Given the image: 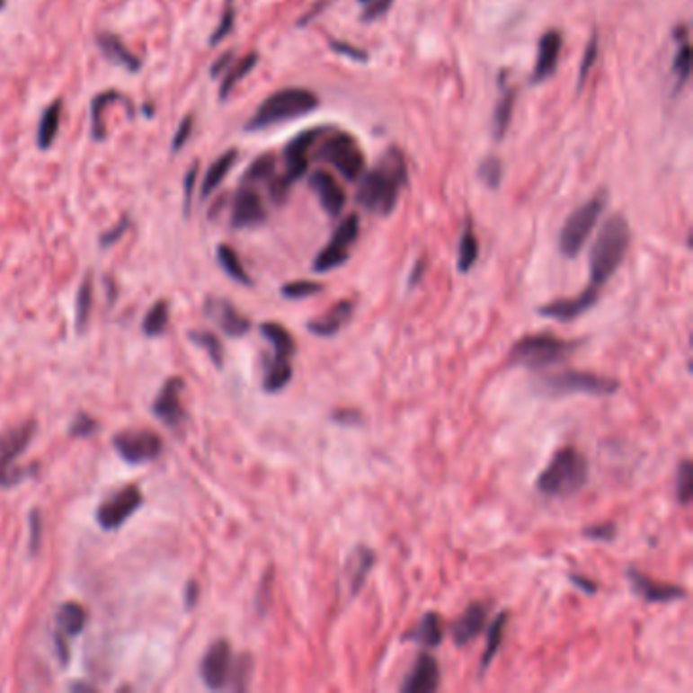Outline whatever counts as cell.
<instances>
[{
	"label": "cell",
	"mask_w": 693,
	"mask_h": 693,
	"mask_svg": "<svg viewBox=\"0 0 693 693\" xmlns=\"http://www.w3.org/2000/svg\"><path fill=\"white\" fill-rule=\"evenodd\" d=\"M407 185V163L403 153L391 147L358 183L356 201L366 212L388 216L399 204L401 190Z\"/></svg>",
	"instance_id": "obj_1"
},
{
	"label": "cell",
	"mask_w": 693,
	"mask_h": 693,
	"mask_svg": "<svg viewBox=\"0 0 693 693\" xmlns=\"http://www.w3.org/2000/svg\"><path fill=\"white\" fill-rule=\"evenodd\" d=\"M630 246V226L625 216L614 214L602 224L590 251V283L600 291L617 275Z\"/></svg>",
	"instance_id": "obj_2"
},
{
	"label": "cell",
	"mask_w": 693,
	"mask_h": 693,
	"mask_svg": "<svg viewBox=\"0 0 693 693\" xmlns=\"http://www.w3.org/2000/svg\"><path fill=\"white\" fill-rule=\"evenodd\" d=\"M590 464L578 448L564 446L545 466L537 478V490L547 498H570L588 484Z\"/></svg>",
	"instance_id": "obj_3"
},
{
	"label": "cell",
	"mask_w": 693,
	"mask_h": 693,
	"mask_svg": "<svg viewBox=\"0 0 693 693\" xmlns=\"http://www.w3.org/2000/svg\"><path fill=\"white\" fill-rule=\"evenodd\" d=\"M319 106V98L307 88H283L272 92L256 108L251 120L244 124L246 132H259L277 124L298 120L301 116L314 112Z\"/></svg>",
	"instance_id": "obj_4"
},
{
	"label": "cell",
	"mask_w": 693,
	"mask_h": 693,
	"mask_svg": "<svg viewBox=\"0 0 693 693\" xmlns=\"http://www.w3.org/2000/svg\"><path fill=\"white\" fill-rule=\"evenodd\" d=\"M582 346L580 340H564L551 332L527 333L515 342L509 352V360L529 370H545L572 358Z\"/></svg>",
	"instance_id": "obj_5"
},
{
	"label": "cell",
	"mask_w": 693,
	"mask_h": 693,
	"mask_svg": "<svg viewBox=\"0 0 693 693\" xmlns=\"http://www.w3.org/2000/svg\"><path fill=\"white\" fill-rule=\"evenodd\" d=\"M606 204H609V193L606 190H600L586 204L573 209L572 216L564 222L562 230H559L557 246L565 259H575L582 253V248L586 246L588 238L596 228L600 216L606 209Z\"/></svg>",
	"instance_id": "obj_6"
},
{
	"label": "cell",
	"mask_w": 693,
	"mask_h": 693,
	"mask_svg": "<svg viewBox=\"0 0 693 693\" xmlns=\"http://www.w3.org/2000/svg\"><path fill=\"white\" fill-rule=\"evenodd\" d=\"M539 388L549 396H565V395H594V396H610L618 393L620 383L612 377L596 375L588 370H562L553 375H543L539 378Z\"/></svg>",
	"instance_id": "obj_7"
},
{
	"label": "cell",
	"mask_w": 693,
	"mask_h": 693,
	"mask_svg": "<svg viewBox=\"0 0 693 693\" xmlns=\"http://www.w3.org/2000/svg\"><path fill=\"white\" fill-rule=\"evenodd\" d=\"M315 159L336 167L340 175L348 179V182H358L366 169V159L360 145L348 132H332V135L325 137L317 147Z\"/></svg>",
	"instance_id": "obj_8"
},
{
	"label": "cell",
	"mask_w": 693,
	"mask_h": 693,
	"mask_svg": "<svg viewBox=\"0 0 693 693\" xmlns=\"http://www.w3.org/2000/svg\"><path fill=\"white\" fill-rule=\"evenodd\" d=\"M358 235H360V218L350 214L333 230L330 243L315 254L314 264H311L314 272H330L346 264L350 259V248L354 246Z\"/></svg>",
	"instance_id": "obj_9"
},
{
	"label": "cell",
	"mask_w": 693,
	"mask_h": 693,
	"mask_svg": "<svg viewBox=\"0 0 693 693\" xmlns=\"http://www.w3.org/2000/svg\"><path fill=\"white\" fill-rule=\"evenodd\" d=\"M141 504H143L141 488L135 484L124 486L119 490V493L112 494L108 501H104L98 506L96 511L98 525L106 529V531H114V529H119L127 523Z\"/></svg>",
	"instance_id": "obj_10"
},
{
	"label": "cell",
	"mask_w": 693,
	"mask_h": 693,
	"mask_svg": "<svg viewBox=\"0 0 693 693\" xmlns=\"http://www.w3.org/2000/svg\"><path fill=\"white\" fill-rule=\"evenodd\" d=\"M114 449L124 462L138 466L161 456L163 440L155 431H122L114 438Z\"/></svg>",
	"instance_id": "obj_11"
},
{
	"label": "cell",
	"mask_w": 693,
	"mask_h": 693,
	"mask_svg": "<svg viewBox=\"0 0 693 693\" xmlns=\"http://www.w3.org/2000/svg\"><path fill=\"white\" fill-rule=\"evenodd\" d=\"M232 646L228 641H216L201 659L200 675L209 689H224L232 680Z\"/></svg>",
	"instance_id": "obj_12"
},
{
	"label": "cell",
	"mask_w": 693,
	"mask_h": 693,
	"mask_svg": "<svg viewBox=\"0 0 693 693\" xmlns=\"http://www.w3.org/2000/svg\"><path fill=\"white\" fill-rule=\"evenodd\" d=\"M324 135V129H307L293 137L285 147V179L291 185L307 173L309 169V155L311 149L317 145Z\"/></svg>",
	"instance_id": "obj_13"
},
{
	"label": "cell",
	"mask_w": 693,
	"mask_h": 693,
	"mask_svg": "<svg viewBox=\"0 0 693 693\" xmlns=\"http://www.w3.org/2000/svg\"><path fill=\"white\" fill-rule=\"evenodd\" d=\"M441 685V669L438 659L430 653H419L415 663L404 675L399 691L401 693H433Z\"/></svg>",
	"instance_id": "obj_14"
},
{
	"label": "cell",
	"mask_w": 693,
	"mask_h": 693,
	"mask_svg": "<svg viewBox=\"0 0 693 693\" xmlns=\"http://www.w3.org/2000/svg\"><path fill=\"white\" fill-rule=\"evenodd\" d=\"M626 578L635 594L649 604H667L675 602V600H685V596H688V591L681 586H675V583L667 582H655L638 570H628Z\"/></svg>",
	"instance_id": "obj_15"
},
{
	"label": "cell",
	"mask_w": 693,
	"mask_h": 693,
	"mask_svg": "<svg viewBox=\"0 0 693 693\" xmlns=\"http://www.w3.org/2000/svg\"><path fill=\"white\" fill-rule=\"evenodd\" d=\"M37 430L35 422H25L0 435V486L6 484V476L14 459H17L33 440Z\"/></svg>",
	"instance_id": "obj_16"
},
{
	"label": "cell",
	"mask_w": 693,
	"mask_h": 693,
	"mask_svg": "<svg viewBox=\"0 0 693 693\" xmlns=\"http://www.w3.org/2000/svg\"><path fill=\"white\" fill-rule=\"evenodd\" d=\"M264 220H267V208H264L262 198L251 185H244L243 190H238L235 204H232V228H254V226H261Z\"/></svg>",
	"instance_id": "obj_17"
},
{
	"label": "cell",
	"mask_w": 693,
	"mask_h": 693,
	"mask_svg": "<svg viewBox=\"0 0 693 693\" xmlns=\"http://www.w3.org/2000/svg\"><path fill=\"white\" fill-rule=\"evenodd\" d=\"M598 298H600V291L591 289V287H586V289L578 295H573V298H564V299L545 303V306L537 309V314L543 317L557 319V322H573V319H578L580 315H583L586 311L594 307L598 303Z\"/></svg>",
	"instance_id": "obj_18"
},
{
	"label": "cell",
	"mask_w": 693,
	"mask_h": 693,
	"mask_svg": "<svg viewBox=\"0 0 693 693\" xmlns=\"http://www.w3.org/2000/svg\"><path fill=\"white\" fill-rule=\"evenodd\" d=\"M309 188L314 190L325 214L332 218H338L342 214V209L346 206V191L342 190L336 177L324 169L314 171L309 175Z\"/></svg>",
	"instance_id": "obj_19"
},
{
	"label": "cell",
	"mask_w": 693,
	"mask_h": 693,
	"mask_svg": "<svg viewBox=\"0 0 693 693\" xmlns=\"http://www.w3.org/2000/svg\"><path fill=\"white\" fill-rule=\"evenodd\" d=\"M354 301L350 299H342L336 306H332L324 315L314 317L311 322H307V332L315 338H333L346 328V325L352 322L354 315Z\"/></svg>",
	"instance_id": "obj_20"
},
{
	"label": "cell",
	"mask_w": 693,
	"mask_h": 693,
	"mask_svg": "<svg viewBox=\"0 0 693 693\" xmlns=\"http://www.w3.org/2000/svg\"><path fill=\"white\" fill-rule=\"evenodd\" d=\"M486 618H488L486 604L472 602L466 606V610L459 614L449 626V633H451V638H454L456 646L470 644L474 638H478L482 633H484Z\"/></svg>",
	"instance_id": "obj_21"
},
{
	"label": "cell",
	"mask_w": 693,
	"mask_h": 693,
	"mask_svg": "<svg viewBox=\"0 0 693 693\" xmlns=\"http://www.w3.org/2000/svg\"><path fill=\"white\" fill-rule=\"evenodd\" d=\"M182 391H183V380L182 378H169L163 385L161 393L157 395L153 404V413L157 415L163 423L175 427L183 422L185 413L182 404Z\"/></svg>",
	"instance_id": "obj_22"
},
{
	"label": "cell",
	"mask_w": 693,
	"mask_h": 693,
	"mask_svg": "<svg viewBox=\"0 0 693 693\" xmlns=\"http://www.w3.org/2000/svg\"><path fill=\"white\" fill-rule=\"evenodd\" d=\"M562 48H564V35L559 33V31H547V33H543L539 41V49H537V61L531 76L533 84H541L553 76V72H555L557 67L559 56H562Z\"/></svg>",
	"instance_id": "obj_23"
},
{
	"label": "cell",
	"mask_w": 693,
	"mask_h": 693,
	"mask_svg": "<svg viewBox=\"0 0 693 693\" xmlns=\"http://www.w3.org/2000/svg\"><path fill=\"white\" fill-rule=\"evenodd\" d=\"M208 315L214 319V322L220 325L224 333H228L230 338H240L251 330V319H248L244 314L232 306L230 301L226 299H209L206 306Z\"/></svg>",
	"instance_id": "obj_24"
},
{
	"label": "cell",
	"mask_w": 693,
	"mask_h": 693,
	"mask_svg": "<svg viewBox=\"0 0 693 693\" xmlns=\"http://www.w3.org/2000/svg\"><path fill=\"white\" fill-rule=\"evenodd\" d=\"M375 551L366 547V545H356V547L348 553L344 573L350 586V594L354 596L362 590L366 580H369V573L372 572V567H375Z\"/></svg>",
	"instance_id": "obj_25"
},
{
	"label": "cell",
	"mask_w": 693,
	"mask_h": 693,
	"mask_svg": "<svg viewBox=\"0 0 693 693\" xmlns=\"http://www.w3.org/2000/svg\"><path fill=\"white\" fill-rule=\"evenodd\" d=\"M403 641L422 644L427 649H435L443 641V622L438 612H425L423 618L413 626L409 633L403 635Z\"/></svg>",
	"instance_id": "obj_26"
},
{
	"label": "cell",
	"mask_w": 693,
	"mask_h": 693,
	"mask_svg": "<svg viewBox=\"0 0 693 693\" xmlns=\"http://www.w3.org/2000/svg\"><path fill=\"white\" fill-rule=\"evenodd\" d=\"M96 41L100 51H102V56L106 59H111L112 64L127 67L129 72H138V69H141V59H138L132 51H129L127 45H124L116 35L100 33L96 37Z\"/></svg>",
	"instance_id": "obj_27"
},
{
	"label": "cell",
	"mask_w": 693,
	"mask_h": 693,
	"mask_svg": "<svg viewBox=\"0 0 693 693\" xmlns=\"http://www.w3.org/2000/svg\"><path fill=\"white\" fill-rule=\"evenodd\" d=\"M511 614L509 610H501L494 617V620L490 622V626L486 630V646L484 653L480 657V669H478V677L486 673V669L493 663V659L496 657V653L501 651V644L504 641V633H506V625H509Z\"/></svg>",
	"instance_id": "obj_28"
},
{
	"label": "cell",
	"mask_w": 693,
	"mask_h": 693,
	"mask_svg": "<svg viewBox=\"0 0 693 693\" xmlns=\"http://www.w3.org/2000/svg\"><path fill=\"white\" fill-rule=\"evenodd\" d=\"M236 159H238V151L230 149V151H226L224 155H220V157H218L212 165H209L204 182H201V198L204 200L209 198L218 188H220L224 177L230 173L232 167H235Z\"/></svg>",
	"instance_id": "obj_29"
},
{
	"label": "cell",
	"mask_w": 693,
	"mask_h": 693,
	"mask_svg": "<svg viewBox=\"0 0 693 693\" xmlns=\"http://www.w3.org/2000/svg\"><path fill=\"white\" fill-rule=\"evenodd\" d=\"M261 333H262V338L272 346V352H275L272 356H277V358H293L295 356L298 344H295L291 332L283 328L281 324H275V322L262 324Z\"/></svg>",
	"instance_id": "obj_30"
},
{
	"label": "cell",
	"mask_w": 693,
	"mask_h": 693,
	"mask_svg": "<svg viewBox=\"0 0 693 693\" xmlns=\"http://www.w3.org/2000/svg\"><path fill=\"white\" fill-rule=\"evenodd\" d=\"M291 378H293L291 358L272 356V360L267 364V370H264L262 388L267 393H279L291 383Z\"/></svg>",
	"instance_id": "obj_31"
},
{
	"label": "cell",
	"mask_w": 693,
	"mask_h": 693,
	"mask_svg": "<svg viewBox=\"0 0 693 693\" xmlns=\"http://www.w3.org/2000/svg\"><path fill=\"white\" fill-rule=\"evenodd\" d=\"M59 122H61V102L56 100L51 106L45 108L41 120H39V129H37L39 149L48 151L49 147L56 143V137L59 132Z\"/></svg>",
	"instance_id": "obj_32"
},
{
	"label": "cell",
	"mask_w": 693,
	"mask_h": 693,
	"mask_svg": "<svg viewBox=\"0 0 693 693\" xmlns=\"http://www.w3.org/2000/svg\"><path fill=\"white\" fill-rule=\"evenodd\" d=\"M515 104H517V92L515 90H504L501 98H498L496 108H494V116H493V132L496 141L504 138L506 130L511 127L512 114H515Z\"/></svg>",
	"instance_id": "obj_33"
},
{
	"label": "cell",
	"mask_w": 693,
	"mask_h": 693,
	"mask_svg": "<svg viewBox=\"0 0 693 693\" xmlns=\"http://www.w3.org/2000/svg\"><path fill=\"white\" fill-rule=\"evenodd\" d=\"M256 64H259V53H248V56H244L243 59L226 69V77L220 85V100L228 98L230 92L236 88V84L240 80H244V77L253 72Z\"/></svg>",
	"instance_id": "obj_34"
},
{
	"label": "cell",
	"mask_w": 693,
	"mask_h": 693,
	"mask_svg": "<svg viewBox=\"0 0 693 693\" xmlns=\"http://www.w3.org/2000/svg\"><path fill=\"white\" fill-rule=\"evenodd\" d=\"M85 620H88V614H85L84 606L76 602L64 604L58 612V625L61 628V633L67 636L80 635L85 626Z\"/></svg>",
	"instance_id": "obj_35"
},
{
	"label": "cell",
	"mask_w": 693,
	"mask_h": 693,
	"mask_svg": "<svg viewBox=\"0 0 693 693\" xmlns=\"http://www.w3.org/2000/svg\"><path fill=\"white\" fill-rule=\"evenodd\" d=\"M478 254H480V244H478V238L476 235H474L472 226H468V228L464 230L462 238H459V246H458V271L462 272H470V269L476 264L478 261Z\"/></svg>",
	"instance_id": "obj_36"
},
{
	"label": "cell",
	"mask_w": 693,
	"mask_h": 693,
	"mask_svg": "<svg viewBox=\"0 0 693 693\" xmlns=\"http://www.w3.org/2000/svg\"><path fill=\"white\" fill-rule=\"evenodd\" d=\"M218 261H220L222 269L228 272V275L235 279V281L243 283V285H253V279L248 277V272L244 269L243 261L236 254V251L228 244H220L218 246Z\"/></svg>",
	"instance_id": "obj_37"
},
{
	"label": "cell",
	"mask_w": 693,
	"mask_h": 693,
	"mask_svg": "<svg viewBox=\"0 0 693 693\" xmlns=\"http://www.w3.org/2000/svg\"><path fill=\"white\" fill-rule=\"evenodd\" d=\"M275 165H277V157L271 153L261 155L259 159L253 161V165L246 169V173L243 177L244 185H253V183H261V182H271L272 175H275Z\"/></svg>",
	"instance_id": "obj_38"
},
{
	"label": "cell",
	"mask_w": 693,
	"mask_h": 693,
	"mask_svg": "<svg viewBox=\"0 0 693 693\" xmlns=\"http://www.w3.org/2000/svg\"><path fill=\"white\" fill-rule=\"evenodd\" d=\"M169 324V301L161 299L155 303V306L149 309V314L145 315V322H143V332L147 333V336H161L163 332H165Z\"/></svg>",
	"instance_id": "obj_39"
},
{
	"label": "cell",
	"mask_w": 693,
	"mask_h": 693,
	"mask_svg": "<svg viewBox=\"0 0 693 693\" xmlns=\"http://www.w3.org/2000/svg\"><path fill=\"white\" fill-rule=\"evenodd\" d=\"M122 96L116 94V92H104V94H100L94 98V102H92V135H94L96 141H100V138H104L106 135V129H104V106L108 102H112V100H120Z\"/></svg>",
	"instance_id": "obj_40"
},
{
	"label": "cell",
	"mask_w": 693,
	"mask_h": 693,
	"mask_svg": "<svg viewBox=\"0 0 693 693\" xmlns=\"http://www.w3.org/2000/svg\"><path fill=\"white\" fill-rule=\"evenodd\" d=\"M693 494V466L689 459H683L677 468V484H675V496L677 502L681 506H688Z\"/></svg>",
	"instance_id": "obj_41"
},
{
	"label": "cell",
	"mask_w": 693,
	"mask_h": 693,
	"mask_svg": "<svg viewBox=\"0 0 693 693\" xmlns=\"http://www.w3.org/2000/svg\"><path fill=\"white\" fill-rule=\"evenodd\" d=\"M322 291H324V285L317 283V281H291V283H285L281 287L283 298L291 299V301L314 298V295L322 293Z\"/></svg>",
	"instance_id": "obj_42"
},
{
	"label": "cell",
	"mask_w": 693,
	"mask_h": 693,
	"mask_svg": "<svg viewBox=\"0 0 693 693\" xmlns=\"http://www.w3.org/2000/svg\"><path fill=\"white\" fill-rule=\"evenodd\" d=\"M478 177L480 182L486 185L490 190H496L502 182V163L498 157H486L482 159L480 167H478Z\"/></svg>",
	"instance_id": "obj_43"
},
{
	"label": "cell",
	"mask_w": 693,
	"mask_h": 693,
	"mask_svg": "<svg viewBox=\"0 0 693 693\" xmlns=\"http://www.w3.org/2000/svg\"><path fill=\"white\" fill-rule=\"evenodd\" d=\"M191 340L206 350L216 366L224 364V346L222 342L218 340V336H214V333L209 332H191Z\"/></svg>",
	"instance_id": "obj_44"
},
{
	"label": "cell",
	"mask_w": 693,
	"mask_h": 693,
	"mask_svg": "<svg viewBox=\"0 0 693 693\" xmlns=\"http://www.w3.org/2000/svg\"><path fill=\"white\" fill-rule=\"evenodd\" d=\"M92 309V277L88 275L80 285V293H77V306H76V324L77 330H82L90 317Z\"/></svg>",
	"instance_id": "obj_45"
},
{
	"label": "cell",
	"mask_w": 693,
	"mask_h": 693,
	"mask_svg": "<svg viewBox=\"0 0 693 693\" xmlns=\"http://www.w3.org/2000/svg\"><path fill=\"white\" fill-rule=\"evenodd\" d=\"M673 74L677 76V84L681 85L689 80L691 74V48L688 43V39L681 37V48L677 51V56L673 59Z\"/></svg>",
	"instance_id": "obj_46"
},
{
	"label": "cell",
	"mask_w": 693,
	"mask_h": 693,
	"mask_svg": "<svg viewBox=\"0 0 693 693\" xmlns=\"http://www.w3.org/2000/svg\"><path fill=\"white\" fill-rule=\"evenodd\" d=\"M235 17H236V9H235V0H226V9L222 14V21L218 29L212 33V39H209V45H218L224 41L226 37L230 35L232 27H235Z\"/></svg>",
	"instance_id": "obj_47"
},
{
	"label": "cell",
	"mask_w": 693,
	"mask_h": 693,
	"mask_svg": "<svg viewBox=\"0 0 693 693\" xmlns=\"http://www.w3.org/2000/svg\"><path fill=\"white\" fill-rule=\"evenodd\" d=\"M596 59H598V35L594 33L590 39L586 51H583V58H582V64H580V74H578V88L580 90H582V85L586 84L591 67L596 66Z\"/></svg>",
	"instance_id": "obj_48"
},
{
	"label": "cell",
	"mask_w": 693,
	"mask_h": 693,
	"mask_svg": "<svg viewBox=\"0 0 693 693\" xmlns=\"http://www.w3.org/2000/svg\"><path fill=\"white\" fill-rule=\"evenodd\" d=\"M582 535L586 537V539L590 541H600V543H610L614 541V537H617V525L614 523H596V525H590V527H583L582 529Z\"/></svg>",
	"instance_id": "obj_49"
},
{
	"label": "cell",
	"mask_w": 693,
	"mask_h": 693,
	"mask_svg": "<svg viewBox=\"0 0 693 693\" xmlns=\"http://www.w3.org/2000/svg\"><path fill=\"white\" fill-rule=\"evenodd\" d=\"M362 4V19L364 21H377L378 17L388 13L393 0H358Z\"/></svg>",
	"instance_id": "obj_50"
},
{
	"label": "cell",
	"mask_w": 693,
	"mask_h": 693,
	"mask_svg": "<svg viewBox=\"0 0 693 693\" xmlns=\"http://www.w3.org/2000/svg\"><path fill=\"white\" fill-rule=\"evenodd\" d=\"M251 669H253V661L248 655H243L238 659L236 667L232 669V680L235 681L236 689H246L248 688V677H251Z\"/></svg>",
	"instance_id": "obj_51"
},
{
	"label": "cell",
	"mask_w": 693,
	"mask_h": 693,
	"mask_svg": "<svg viewBox=\"0 0 693 693\" xmlns=\"http://www.w3.org/2000/svg\"><path fill=\"white\" fill-rule=\"evenodd\" d=\"M96 427H98V423L94 422V419L80 413V415H77L72 422V427H69V435H72V438H88V435L96 431Z\"/></svg>",
	"instance_id": "obj_52"
},
{
	"label": "cell",
	"mask_w": 693,
	"mask_h": 693,
	"mask_svg": "<svg viewBox=\"0 0 693 693\" xmlns=\"http://www.w3.org/2000/svg\"><path fill=\"white\" fill-rule=\"evenodd\" d=\"M330 48H332L333 53H338V56H344V58L352 59V61H369V53H366L360 48H354V45H350V43L333 41V39H332Z\"/></svg>",
	"instance_id": "obj_53"
},
{
	"label": "cell",
	"mask_w": 693,
	"mask_h": 693,
	"mask_svg": "<svg viewBox=\"0 0 693 693\" xmlns=\"http://www.w3.org/2000/svg\"><path fill=\"white\" fill-rule=\"evenodd\" d=\"M332 419H333V422H336V423L346 425V427L362 425V422H364L362 413H360V411H356V409H350V407H348V409H336V411L332 413Z\"/></svg>",
	"instance_id": "obj_54"
},
{
	"label": "cell",
	"mask_w": 693,
	"mask_h": 693,
	"mask_svg": "<svg viewBox=\"0 0 693 693\" xmlns=\"http://www.w3.org/2000/svg\"><path fill=\"white\" fill-rule=\"evenodd\" d=\"M191 130H193V116H185V119L182 120V124L177 127V132L173 137V143H171V151L177 153L182 147L188 143V138L191 137Z\"/></svg>",
	"instance_id": "obj_55"
},
{
	"label": "cell",
	"mask_w": 693,
	"mask_h": 693,
	"mask_svg": "<svg viewBox=\"0 0 693 693\" xmlns=\"http://www.w3.org/2000/svg\"><path fill=\"white\" fill-rule=\"evenodd\" d=\"M198 163H193L191 169L188 171V175H185V182H183V201H185V212H190V204H191V198H193V188H196V179H198Z\"/></svg>",
	"instance_id": "obj_56"
},
{
	"label": "cell",
	"mask_w": 693,
	"mask_h": 693,
	"mask_svg": "<svg viewBox=\"0 0 693 693\" xmlns=\"http://www.w3.org/2000/svg\"><path fill=\"white\" fill-rule=\"evenodd\" d=\"M567 580H570L575 588H580L583 594H596L598 591V583L594 580L586 578V575H580V573H567Z\"/></svg>",
	"instance_id": "obj_57"
},
{
	"label": "cell",
	"mask_w": 693,
	"mask_h": 693,
	"mask_svg": "<svg viewBox=\"0 0 693 693\" xmlns=\"http://www.w3.org/2000/svg\"><path fill=\"white\" fill-rule=\"evenodd\" d=\"M232 64H235V53L232 51H226L224 56L218 58L214 64H212V69H209V74H212V77H218L222 72H226Z\"/></svg>",
	"instance_id": "obj_58"
},
{
	"label": "cell",
	"mask_w": 693,
	"mask_h": 693,
	"mask_svg": "<svg viewBox=\"0 0 693 693\" xmlns=\"http://www.w3.org/2000/svg\"><path fill=\"white\" fill-rule=\"evenodd\" d=\"M127 228H129V222L122 220L119 226H116V228H112L111 232H106V235L100 238V243H102V246H111L112 243H116V240L124 235V230Z\"/></svg>",
	"instance_id": "obj_59"
},
{
	"label": "cell",
	"mask_w": 693,
	"mask_h": 693,
	"mask_svg": "<svg viewBox=\"0 0 693 693\" xmlns=\"http://www.w3.org/2000/svg\"><path fill=\"white\" fill-rule=\"evenodd\" d=\"M39 535H41V519H39V512H33L31 515V549L33 551L39 547Z\"/></svg>",
	"instance_id": "obj_60"
},
{
	"label": "cell",
	"mask_w": 693,
	"mask_h": 693,
	"mask_svg": "<svg viewBox=\"0 0 693 693\" xmlns=\"http://www.w3.org/2000/svg\"><path fill=\"white\" fill-rule=\"evenodd\" d=\"M423 272H425V261L419 259L415 264H413V271H411V275H409V283H407L409 289H413V287H415L419 281H422Z\"/></svg>",
	"instance_id": "obj_61"
},
{
	"label": "cell",
	"mask_w": 693,
	"mask_h": 693,
	"mask_svg": "<svg viewBox=\"0 0 693 693\" xmlns=\"http://www.w3.org/2000/svg\"><path fill=\"white\" fill-rule=\"evenodd\" d=\"M56 649H58V657L61 661V665H66L69 661V649H67V643H66L64 635H59V633L56 635Z\"/></svg>",
	"instance_id": "obj_62"
},
{
	"label": "cell",
	"mask_w": 693,
	"mask_h": 693,
	"mask_svg": "<svg viewBox=\"0 0 693 693\" xmlns=\"http://www.w3.org/2000/svg\"><path fill=\"white\" fill-rule=\"evenodd\" d=\"M198 598H200V586L196 582H190L188 588H185V604H188V609L196 606Z\"/></svg>",
	"instance_id": "obj_63"
},
{
	"label": "cell",
	"mask_w": 693,
	"mask_h": 693,
	"mask_svg": "<svg viewBox=\"0 0 693 693\" xmlns=\"http://www.w3.org/2000/svg\"><path fill=\"white\" fill-rule=\"evenodd\" d=\"M3 6H4V0H0V9H3Z\"/></svg>",
	"instance_id": "obj_64"
}]
</instances>
